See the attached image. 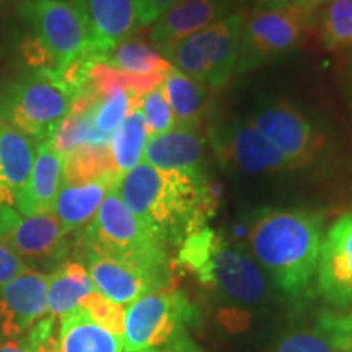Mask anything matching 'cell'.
I'll return each instance as SVG.
<instances>
[{
    "mask_svg": "<svg viewBox=\"0 0 352 352\" xmlns=\"http://www.w3.org/2000/svg\"><path fill=\"white\" fill-rule=\"evenodd\" d=\"M116 191L126 208L166 248H179L208 226L215 195L204 170H157L145 162L121 176Z\"/></svg>",
    "mask_w": 352,
    "mask_h": 352,
    "instance_id": "cell-1",
    "label": "cell"
},
{
    "mask_svg": "<svg viewBox=\"0 0 352 352\" xmlns=\"http://www.w3.org/2000/svg\"><path fill=\"white\" fill-rule=\"evenodd\" d=\"M323 214L307 209H264L250 226L254 261L274 287L292 300L316 292V266L323 240Z\"/></svg>",
    "mask_w": 352,
    "mask_h": 352,
    "instance_id": "cell-2",
    "label": "cell"
},
{
    "mask_svg": "<svg viewBox=\"0 0 352 352\" xmlns=\"http://www.w3.org/2000/svg\"><path fill=\"white\" fill-rule=\"evenodd\" d=\"M176 264L215 298L233 305H258L270 290L267 276L252 254L208 226L179 245Z\"/></svg>",
    "mask_w": 352,
    "mask_h": 352,
    "instance_id": "cell-3",
    "label": "cell"
},
{
    "mask_svg": "<svg viewBox=\"0 0 352 352\" xmlns=\"http://www.w3.org/2000/svg\"><path fill=\"white\" fill-rule=\"evenodd\" d=\"M78 250L171 276L170 250L126 208L113 188L78 235Z\"/></svg>",
    "mask_w": 352,
    "mask_h": 352,
    "instance_id": "cell-4",
    "label": "cell"
},
{
    "mask_svg": "<svg viewBox=\"0 0 352 352\" xmlns=\"http://www.w3.org/2000/svg\"><path fill=\"white\" fill-rule=\"evenodd\" d=\"M19 15L28 26L21 51L30 69L60 72L78 57L95 52L70 0H23Z\"/></svg>",
    "mask_w": 352,
    "mask_h": 352,
    "instance_id": "cell-5",
    "label": "cell"
},
{
    "mask_svg": "<svg viewBox=\"0 0 352 352\" xmlns=\"http://www.w3.org/2000/svg\"><path fill=\"white\" fill-rule=\"evenodd\" d=\"M76 96L51 69H30L0 85V121L36 142L51 140Z\"/></svg>",
    "mask_w": 352,
    "mask_h": 352,
    "instance_id": "cell-6",
    "label": "cell"
},
{
    "mask_svg": "<svg viewBox=\"0 0 352 352\" xmlns=\"http://www.w3.org/2000/svg\"><path fill=\"white\" fill-rule=\"evenodd\" d=\"M248 16L236 10L183 39L166 57L184 76L209 88H223L235 77L241 32Z\"/></svg>",
    "mask_w": 352,
    "mask_h": 352,
    "instance_id": "cell-7",
    "label": "cell"
},
{
    "mask_svg": "<svg viewBox=\"0 0 352 352\" xmlns=\"http://www.w3.org/2000/svg\"><path fill=\"white\" fill-rule=\"evenodd\" d=\"M315 16L287 6L254 8L241 32L235 76H246L270 60L297 50L314 28Z\"/></svg>",
    "mask_w": 352,
    "mask_h": 352,
    "instance_id": "cell-8",
    "label": "cell"
},
{
    "mask_svg": "<svg viewBox=\"0 0 352 352\" xmlns=\"http://www.w3.org/2000/svg\"><path fill=\"white\" fill-rule=\"evenodd\" d=\"M197 320V308L183 290L171 287L155 290L138 298L126 308L124 352H140L168 344L188 324Z\"/></svg>",
    "mask_w": 352,
    "mask_h": 352,
    "instance_id": "cell-9",
    "label": "cell"
},
{
    "mask_svg": "<svg viewBox=\"0 0 352 352\" xmlns=\"http://www.w3.org/2000/svg\"><path fill=\"white\" fill-rule=\"evenodd\" d=\"M0 241H3L26 266H59L70 250L69 233L54 212L21 215L13 208L0 204Z\"/></svg>",
    "mask_w": 352,
    "mask_h": 352,
    "instance_id": "cell-10",
    "label": "cell"
},
{
    "mask_svg": "<svg viewBox=\"0 0 352 352\" xmlns=\"http://www.w3.org/2000/svg\"><path fill=\"white\" fill-rule=\"evenodd\" d=\"M215 158L227 170L243 175H267L298 170L274 145L263 138L252 121L232 120L209 127Z\"/></svg>",
    "mask_w": 352,
    "mask_h": 352,
    "instance_id": "cell-11",
    "label": "cell"
},
{
    "mask_svg": "<svg viewBox=\"0 0 352 352\" xmlns=\"http://www.w3.org/2000/svg\"><path fill=\"white\" fill-rule=\"evenodd\" d=\"M250 121L297 168L310 165L323 145V138L311 121L285 100L263 103Z\"/></svg>",
    "mask_w": 352,
    "mask_h": 352,
    "instance_id": "cell-12",
    "label": "cell"
},
{
    "mask_svg": "<svg viewBox=\"0 0 352 352\" xmlns=\"http://www.w3.org/2000/svg\"><path fill=\"white\" fill-rule=\"evenodd\" d=\"M316 292L334 308H352V212L340 215L323 235Z\"/></svg>",
    "mask_w": 352,
    "mask_h": 352,
    "instance_id": "cell-13",
    "label": "cell"
},
{
    "mask_svg": "<svg viewBox=\"0 0 352 352\" xmlns=\"http://www.w3.org/2000/svg\"><path fill=\"white\" fill-rule=\"evenodd\" d=\"M83 266L90 274L91 283L101 296L126 307L138 298L166 287H171V276L144 270L134 264L82 252Z\"/></svg>",
    "mask_w": 352,
    "mask_h": 352,
    "instance_id": "cell-14",
    "label": "cell"
},
{
    "mask_svg": "<svg viewBox=\"0 0 352 352\" xmlns=\"http://www.w3.org/2000/svg\"><path fill=\"white\" fill-rule=\"evenodd\" d=\"M239 2L240 0H178L152 25L151 44L166 59L183 39L239 10Z\"/></svg>",
    "mask_w": 352,
    "mask_h": 352,
    "instance_id": "cell-15",
    "label": "cell"
},
{
    "mask_svg": "<svg viewBox=\"0 0 352 352\" xmlns=\"http://www.w3.org/2000/svg\"><path fill=\"white\" fill-rule=\"evenodd\" d=\"M47 284L50 274L30 267L0 287V318L7 341H21L47 315Z\"/></svg>",
    "mask_w": 352,
    "mask_h": 352,
    "instance_id": "cell-16",
    "label": "cell"
},
{
    "mask_svg": "<svg viewBox=\"0 0 352 352\" xmlns=\"http://www.w3.org/2000/svg\"><path fill=\"white\" fill-rule=\"evenodd\" d=\"M85 25L91 50L107 57L138 32L134 0H70Z\"/></svg>",
    "mask_w": 352,
    "mask_h": 352,
    "instance_id": "cell-17",
    "label": "cell"
},
{
    "mask_svg": "<svg viewBox=\"0 0 352 352\" xmlns=\"http://www.w3.org/2000/svg\"><path fill=\"white\" fill-rule=\"evenodd\" d=\"M63 155L56 151L51 140L38 142L32 173L13 204L16 212L21 215L52 212L63 184Z\"/></svg>",
    "mask_w": 352,
    "mask_h": 352,
    "instance_id": "cell-18",
    "label": "cell"
},
{
    "mask_svg": "<svg viewBox=\"0 0 352 352\" xmlns=\"http://www.w3.org/2000/svg\"><path fill=\"white\" fill-rule=\"evenodd\" d=\"M204 157L206 139L199 129L176 126L165 134L148 138L142 162L164 171L199 170L204 164Z\"/></svg>",
    "mask_w": 352,
    "mask_h": 352,
    "instance_id": "cell-19",
    "label": "cell"
},
{
    "mask_svg": "<svg viewBox=\"0 0 352 352\" xmlns=\"http://www.w3.org/2000/svg\"><path fill=\"white\" fill-rule=\"evenodd\" d=\"M38 142L0 121V204L13 208L32 173Z\"/></svg>",
    "mask_w": 352,
    "mask_h": 352,
    "instance_id": "cell-20",
    "label": "cell"
},
{
    "mask_svg": "<svg viewBox=\"0 0 352 352\" xmlns=\"http://www.w3.org/2000/svg\"><path fill=\"white\" fill-rule=\"evenodd\" d=\"M121 176L107 175L95 182L80 184H60L52 212L60 226L69 233H80L98 212L101 202L113 188H116Z\"/></svg>",
    "mask_w": 352,
    "mask_h": 352,
    "instance_id": "cell-21",
    "label": "cell"
},
{
    "mask_svg": "<svg viewBox=\"0 0 352 352\" xmlns=\"http://www.w3.org/2000/svg\"><path fill=\"white\" fill-rule=\"evenodd\" d=\"M162 91L173 113L176 126L199 129L212 103L210 88L173 69L162 82Z\"/></svg>",
    "mask_w": 352,
    "mask_h": 352,
    "instance_id": "cell-22",
    "label": "cell"
},
{
    "mask_svg": "<svg viewBox=\"0 0 352 352\" xmlns=\"http://www.w3.org/2000/svg\"><path fill=\"white\" fill-rule=\"evenodd\" d=\"M59 321V352H124L122 338L100 327L80 307Z\"/></svg>",
    "mask_w": 352,
    "mask_h": 352,
    "instance_id": "cell-23",
    "label": "cell"
},
{
    "mask_svg": "<svg viewBox=\"0 0 352 352\" xmlns=\"http://www.w3.org/2000/svg\"><path fill=\"white\" fill-rule=\"evenodd\" d=\"M87 267L78 259H64L50 274L47 284V315L60 320L80 305V302L95 292Z\"/></svg>",
    "mask_w": 352,
    "mask_h": 352,
    "instance_id": "cell-24",
    "label": "cell"
},
{
    "mask_svg": "<svg viewBox=\"0 0 352 352\" xmlns=\"http://www.w3.org/2000/svg\"><path fill=\"white\" fill-rule=\"evenodd\" d=\"M104 64L131 76L142 77H165L175 69L170 60L165 59L151 43L131 38L108 52L104 57Z\"/></svg>",
    "mask_w": 352,
    "mask_h": 352,
    "instance_id": "cell-25",
    "label": "cell"
},
{
    "mask_svg": "<svg viewBox=\"0 0 352 352\" xmlns=\"http://www.w3.org/2000/svg\"><path fill=\"white\" fill-rule=\"evenodd\" d=\"M147 139V127H145L140 108L134 109L127 114L126 120L109 139L114 170L118 175L122 176L142 162Z\"/></svg>",
    "mask_w": 352,
    "mask_h": 352,
    "instance_id": "cell-26",
    "label": "cell"
},
{
    "mask_svg": "<svg viewBox=\"0 0 352 352\" xmlns=\"http://www.w3.org/2000/svg\"><path fill=\"white\" fill-rule=\"evenodd\" d=\"M63 183L80 184L95 182L107 175H118L114 170L109 144L80 145L63 157ZM120 176V175H118Z\"/></svg>",
    "mask_w": 352,
    "mask_h": 352,
    "instance_id": "cell-27",
    "label": "cell"
},
{
    "mask_svg": "<svg viewBox=\"0 0 352 352\" xmlns=\"http://www.w3.org/2000/svg\"><path fill=\"white\" fill-rule=\"evenodd\" d=\"M320 13L324 46L333 51L352 47V0H333Z\"/></svg>",
    "mask_w": 352,
    "mask_h": 352,
    "instance_id": "cell-28",
    "label": "cell"
},
{
    "mask_svg": "<svg viewBox=\"0 0 352 352\" xmlns=\"http://www.w3.org/2000/svg\"><path fill=\"white\" fill-rule=\"evenodd\" d=\"M90 315V318L96 321L100 327L108 329L109 333L121 336L124 334L126 308L120 303L109 300L108 297L101 296L98 290L87 296L78 305Z\"/></svg>",
    "mask_w": 352,
    "mask_h": 352,
    "instance_id": "cell-29",
    "label": "cell"
},
{
    "mask_svg": "<svg viewBox=\"0 0 352 352\" xmlns=\"http://www.w3.org/2000/svg\"><path fill=\"white\" fill-rule=\"evenodd\" d=\"M140 113H142L148 138L165 134V132L176 127V120L168 103H166L162 85L153 88L152 91H148L144 96L142 104H140Z\"/></svg>",
    "mask_w": 352,
    "mask_h": 352,
    "instance_id": "cell-30",
    "label": "cell"
},
{
    "mask_svg": "<svg viewBox=\"0 0 352 352\" xmlns=\"http://www.w3.org/2000/svg\"><path fill=\"white\" fill-rule=\"evenodd\" d=\"M272 352H340L318 328H294L285 331Z\"/></svg>",
    "mask_w": 352,
    "mask_h": 352,
    "instance_id": "cell-31",
    "label": "cell"
},
{
    "mask_svg": "<svg viewBox=\"0 0 352 352\" xmlns=\"http://www.w3.org/2000/svg\"><path fill=\"white\" fill-rule=\"evenodd\" d=\"M316 328L340 352H352V308L349 311H323L316 318Z\"/></svg>",
    "mask_w": 352,
    "mask_h": 352,
    "instance_id": "cell-32",
    "label": "cell"
},
{
    "mask_svg": "<svg viewBox=\"0 0 352 352\" xmlns=\"http://www.w3.org/2000/svg\"><path fill=\"white\" fill-rule=\"evenodd\" d=\"M57 318L46 315L25 334L20 341L28 352H59V327Z\"/></svg>",
    "mask_w": 352,
    "mask_h": 352,
    "instance_id": "cell-33",
    "label": "cell"
},
{
    "mask_svg": "<svg viewBox=\"0 0 352 352\" xmlns=\"http://www.w3.org/2000/svg\"><path fill=\"white\" fill-rule=\"evenodd\" d=\"M178 0H134L135 21H138V30L147 28L155 23L162 13L168 10Z\"/></svg>",
    "mask_w": 352,
    "mask_h": 352,
    "instance_id": "cell-34",
    "label": "cell"
},
{
    "mask_svg": "<svg viewBox=\"0 0 352 352\" xmlns=\"http://www.w3.org/2000/svg\"><path fill=\"white\" fill-rule=\"evenodd\" d=\"M26 270L30 267L26 266L23 259L16 256L3 241H0V287L23 274Z\"/></svg>",
    "mask_w": 352,
    "mask_h": 352,
    "instance_id": "cell-35",
    "label": "cell"
},
{
    "mask_svg": "<svg viewBox=\"0 0 352 352\" xmlns=\"http://www.w3.org/2000/svg\"><path fill=\"white\" fill-rule=\"evenodd\" d=\"M166 352H206L201 346H197L195 341L189 338L188 331H184L182 334L171 340L168 344H166Z\"/></svg>",
    "mask_w": 352,
    "mask_h": 352,
    "instance_id": "cell-36",
    "label": "cell"
},
{
    "mask_svg": "<svg viewBox=\"0 0 352 352\" xmlns=\"http://www.w3.org/2000/svg\"><path fill=\"white\" fill-rule=\"evenodd\" d=\"M333 0H290V6L297 7L298 10L308 13V15L315 16L316 13L323 10L324 7L329 6Z\"/></svg>",
    "mask_w": 352,
    "mask_h": 352,
    "instance_id": "cell-37",
    "label": "cell"
},
{
    "mask_svg": "<svg viewBox=\"0 0 352 352\" xmlns=\"http://www.w3.org/2000/svg\"><path fill=\"white\" fill-rule=\"evenodd\" d=\"M254 8H280L290 6V0H252Z\"/></svg>",
    "mask_w": 352,
    "mask_h": 352,
    "instance_id": "cell-38",
    "label": "cell"
},
{
    "mask_svg": "<svg viewBox=\"0 0 352 352\" xmlns=\"http://www.w3.org/2000/svg\"><path fill=\"white\" fill-rule=\"evenodd\" d=\"M0 352H28L20 341H7L0 344Z\"/></svg>",
    "mask_w": 352,
    "mask_h": 352,
    "instance_id": "cell-39",
    "label": "cell"
},
{
    "mask_svg": "<svg viewBox=\"0 0 352 352\" xmlns=\"http://www.w3.org/2000/svg\"><path fill=\"white\" fill-rule=\"evenodd\" d=\"M346 91H347V101H349L351 108H352V57L349 67H347V76H346Z\"/></svg>",
    "mask_w": 352,
    "mask_h": 352,
    "instance_id": "cell-40",
    "label": "cell"
},
{
    "mask_svg": "<svg viewBox=\"0 0 352 352\" xmlns=\"http://www.w3.org/2000/svg\"><path fill=\"white\" fill-rule=\"evenodd\" d=\"M6 333H3V324H2V318H0V344L6 342Z\"/></svg>",
    "mask_w": 352,
    "mask_h": 352,
    "instance_id": "cell-41",
    "label": "cell"
},
{
    "mask_svg": "<svg viewBox=\"0 0 352 352\" xmlns=\"http://www.w3.org/2000/svg\"><path fill=\"white\" fill-rule=\"evenodd\" d=\"M140 352H166V351H160V349H145V351H140Z\"/></svg>",
    "mask_w": 352,
    "mask_h": 352,
    "instance_id": "cell-42",
    "label": "cell"
}]
</instances>
